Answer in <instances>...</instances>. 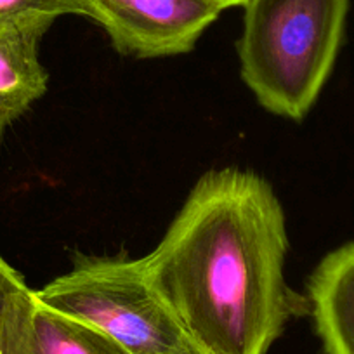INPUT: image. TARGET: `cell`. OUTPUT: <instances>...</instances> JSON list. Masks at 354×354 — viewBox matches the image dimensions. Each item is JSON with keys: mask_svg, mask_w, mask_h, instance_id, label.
I'll return each instance as SVG.
<instances>
[{"mask_svg": "<svg viewBox=\"0 0 354 354\" xmlns=\"http://www.w3.org/2000/svg\"><path fill=\"white\" fill-rule=\"evenodd\" d=\"M94 21L125 56L189 53L224 11L214 0H85Z\"/></svg>", "mask_w": 354, "mask_h": 354, "instance_id": "cell-4", "label": "cell"}, {"mask_svg": "<svg viewBox=\"0 0 354 354\" xmlns=\"http://www.w3.org/2000/svg\"><path fill=\"white\" fill-rule=\"evenodd\" d=\"M12 354H129L88 323L47 308L32 294Z\"/></svg>", "mask_w": 354, "mask_h": 354, "instance_id": "cell-7", "label": "cell"}, {"mask_svg": "<svg viewBox=\"0 0 354 354\" xmlns=\"http://www.w3.org/2000/svg\"><path fill=\"white\" fill-rule=\"evenodd\" d=\"M84 16L94 19L85 0H0V19L30 18V16Z\"/></svg>", "mask_w": 354, "mask_h": 354, "instance_id": "cell-9", "label": "cell"}, {"mask_svg": "<svg viewBox=\"0 0 354 354\" xmlns=\"http://www.w3.org/2000/svg\"><path fill=\"white\" fill-rule=\"evenodd\" d=\"M285 212L264 177L203 174L156 248L141 259L153 290L209 354H266L308 297L285 281Z\"/></svg>", "mask_w": 354, "mask_h": 354, "instance_id": "cell-1", "label": "cell"}, {"mask_svg": "<svg viewBox=\"0 0 354 354\" xmlns=\"http://www.w3.org/2000/svg\"><path fill=\"white\" fill-rule=\"evenodd\" d=\"M308 301L325 354H354V241L319 262Z\"/></svg>", "mask_w": 354, "mask_h": 354, "instance_id": "cell-6", "label": "cell"}, {"mask_svg": "<svg viewBox=\"0 0 354 354\" xmlns=\"http://www.w3.org/2000/svg\"><path fill=\"white\" fill-rule=\"evenodd\" d=\"M32 294L25 278L0 255V354L15 353L19 323Z\"/></svg>", "mask_w": 354, "mask_h": 354, "instance_id": "cell-8", "label": "cell"}, {"mask_svg": "<svg viewBox=\"0 0 354 354\" xmlns=\"http://www.w3.org/2000/svg\"><path fill=\"white\" fill-rule=\"evenodd\" d=\"M33 294L106 333L129 354H209L153 290L141 259L78 254L66 274Z\"/></svg>", "mask_w": 354, "mask_h": 354, "instance_id": "cell-3", "label": "cell"}, {"mask_svg": "<svg viewBox=\"0 0 354 354\" xmlns=\"http://www.w3.org/2000/svg\"><path fill=\"white\" fill-rule=\"evenodd\" d=\"M56 21L49 16L0 19V129L18 120L46 94L39 44Z\"/></svg>", "mask_w": 354, "mask_h": 354, "instance_id": "cell-5", "label": "cell"}, {"mask_svg": "<svg viewBox=\"0 0 354 354\" xmlns=\"http://www.w3.org/2000/svg\"><path fill=\"white\" fill-rule=\"evenodd\" d=\"M241 78L262 108L302 120L335 64L349 0H248Z\"/></svg>", "mask_w": 354, "mask_h": 354, "instance_id": "cell-2", "label": "cell"}, {"mask_svg": "<svg viewBox=\"0 0 354 354\" xmlns=\"http://www.w3.org/2000/svg\"><path fill=\"white\" fill-rule=\"evenodd\" d=\"M214 2H217L223 9H230V8H240V6H245L248 0H214Z\"/></svg>", "mask_w": 354, "mask_h": 354, "instance_id": "cell-10", "label": "cell"}]
</instances>
